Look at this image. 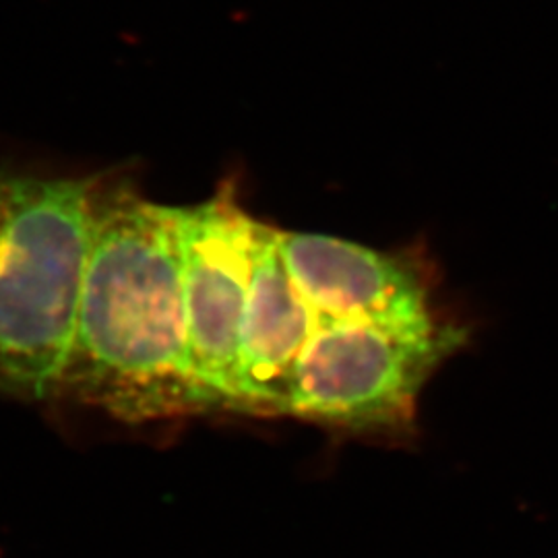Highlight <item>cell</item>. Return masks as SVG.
I'll return each instance as SVG.
<instances>
[{
  "instance_id": "6da1fadb",
  "label": "cell",
  "mask_w": 558,
  "mask_h": 558,
  "mask_svg": "<svg viewBox=\"0 0 558 558\" xmlns=\"http://www.w3.org/2000/svg\"><path fill=\"white\" fill-rule=\"evenodd\" d=\"M60 398L122 422L207 412L191 371L177 207L104 172Z\"/></svg>"
},
{
  "instance_id": "7a4b0ae2",
  "label": "cell",
  "mask_w": 558,
  "mask_h": 558,
  "mask_svg": "<svg viewBox=\"0 0 558 558\" xmlns=\"http://www.w3.org/2000/svg\"><path fill=\"white\" fill-rule=\"evenodd\" d=\"M98 177L0 166V393L60 399Z\"/></svg>"
},
{
  "instance_id": "3957f363",
  "label": "cell",
  "mask_w": 558,
  "mask_h": 558,
  "mask_svg": "<svg viewBox=\"0 0 558 558\" xmlns=\"http://www.w3.org/2000/svg\"><path fill=\"white\" fill-rule=\"evenodd\" d=\"M465 341L468 329L451 319L426 329L317 327L296 360L283 416L403 435L414 428L424 385Z\"/></svg>"
},
{
  "instance_id": "277c9868",
  "label": "cell",
  "mask_w": 558,
  "mask_h": 558,
  "mask_svg": "<svg viewBox=\"0 0 558 558\" xmlns=\"http://www.w3.org/2000/svg\"><path fill=\"white\" fill-rule=\"evenodd\" d=\"M255 223L230 184L211 199L177 207L186 345L207 412H236Z\"/></svg>"
},
{
  "instance_id": "5b68a950",
  "label": "cell",
  "mask_w": 558,
  "mask_h": 558,
  "mask_svg": "<svg viewBox=\"0 0 558 558\" xmlns=\"http://www.w3.org/2000/svg\"><path fill=\"white\" fill-rule=\"evenodd\" d=\"M279 251L315 329L331 323L426 329L449 320L435 304L437 271L424 248L379 251L279 230Z\"/></svg>"
},
{
  "instance_id": "8992f818",
  "label": "cell",
  "mask_w": 558,
  "mask_h": 558,
  "mask_svg": "<svg viewBox=\"0 0 558 558\" xmlns=\"http://www.w3.org/2000/svg\"><path fill=\"white\" fill-rule=\"evenodd\" d=\"M313 331L315 317L286 269L278 228L257 221L240 331L239 414L283 416L296 360Z\"/></svg>"
}]
</instances>
